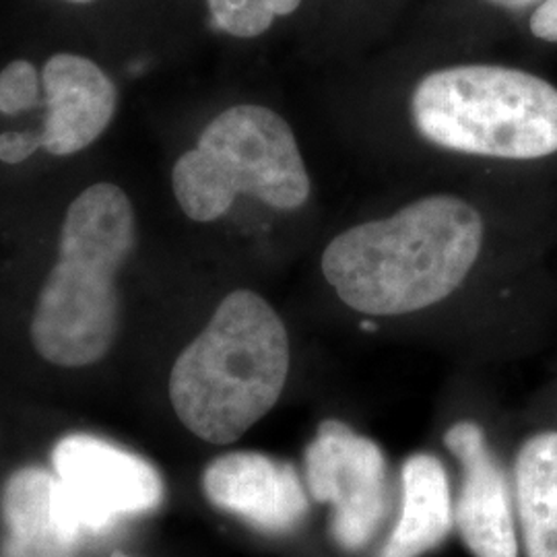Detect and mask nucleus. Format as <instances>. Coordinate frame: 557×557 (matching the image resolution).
I'll use <instances>...</instances> for the list:
<instances>
[{"label":"nucleus","mask_w":557,"mask_h":557,"mask_svg":"<svg viewBox=\"0 0 557 557\" xmlns=\"http://www.w3.org/2000/svg\"><path fill=\"white\" fill-rule=\"evenodd\" d=\"M483 234L475 207L432 195L338 234L322 255V273L351 310L403 317L457 292L478 262Z\"/></svg>","instance_id":"obj_1"},{"label":"nucleus","mask_w":557,"mask_h":557,"mask_svg":"<svg viewBox=\"0 0 557 557\" xmlns=\"http://www.w3.org/2000/svg\"><path fill=\"white\" fill-rule=\"evenodd\" d=\"M135 248V205L119 184L96 182L71 200L29 326L44 361L87 368L108 356L119 333L120 271Z\"/></svg>","instance_id":"obj_2"},{"label":"nucleus","mask_w":557,"mask_h":557,"mask_svg":"<svg viewBox=\"0 0 557 557\" xmlns=\"http://www.w3.org/2000/svg\"><path fill=\"white\" fill-rule=\"evenodd\" d=\"M289 361L287 329L275 308L250 289H236L176 359L172 407L197 438L232 444L277 405Z\"/></svg>","instance_id":"obj_3"},{"label":"nucleus","mask_w":557,"mask_h":557,"mask_svg":"<svg viewBox=\"0 0 557 557\" xmlns=\"http://www.w3.org/2000/svg\"><path fill=\"white\" fill-rule=\"evenodd\" d=\"M411 119L421 137L467 156L557 153V89L518 69L462 64L430 73L413 91Z\"/></svg>","instance_id":"obj_4"},{"label":"nucleus","mask_w":557,"mask_h":557,"mask_svg":"<svg viewBox=\"0 0 557 557\" xmlns=\"http://www.w3.org/2000/svg\"><path fill=\"white\" fill-rule=\"evenodd\" d=\"M172 190L188 220L211 223L239 195L296 211L310 199L312 182L287 120L271 108L239 103L211 120L197 147L180 156Z\"/></svg>","instance_id":"obj_5"},{"label":"nucleus","mask_w":557,"mask_h":557,"mask_svg":"<svg viewBox=\"0 0 557 557\" xmlns=\"http://www.w3.org/2000/svg\"><path fill=\"white\" fill-rule=\"evenodd\" d=\"M52 467V520L75 549L108 535L122 518L153 512L165 496L163 479L149 460L98 436L59 440Z\"/></svg>","instance_id":"obj_6"},{"label":"nucleus","mask_w":557,"mask_h":557,"mask_svg":"<svg viewBox=\"0 0 557 557\" xmlns=\"http://www.w3.org/2000/svg\"><path fill=\"white\" fill-rule=\"evenodd\" d=\"M306 490L331 508V535L345 552L363 549L386 517V458L374 440L326 419L306 455Z\"/></svg>","instance_id":"obj_7"},{"label":"nucleus","mask_w":557,"mask_h":557,"mask_svg":"<svg viewBox=\"0 0 557 557\" xmlns=\"http://www.w3.org/2000/svg\"><path fill=\"white\" fill-rule=\"evenodd\" d=\"M207 499L262 533H289L308 517L310 502L292 462L239 450L211 460L202 473Z\"/></svg>","instance_id":"obj_8"},{"label":"nucleus","mask_w":557,"mask_h":557,"mask_svg":"<svg viewBox=\"0 0 557 557\" xmlns=\"http://www.w3.org/2000/svg\"><path fill=\"white\" fill-rule=\"evenodd\" d=\"M44 108L41 149L71 158L89 149L110 128L119 110V89L98 62L59 52L41 69Z\"/></svg>","instance_id":"obj_9"},{"label":"nucleus","mask_w":557,"mask_h":557,"mask_svg":"<svg viewBox=\"0 0 557 557\" xmlns=\"http://www.w3.org/2000/svg\"><path fill=\"white\" fill-rule=\"evenodd\" d=\"M444 440L462 469L455 524L465 545L475 557H518L508 485L483 430L473 421H458Z\"/></svg>","instance_id":"obj_10"},{"label":"nucleus","mask_w":557,"mask_h":557,"mask_svg":"<svg viewBox=\"0 0 557 557\" xmlns=\"http://www.w3.org/2000/svg\"><path fill=\"white\" fill-rule=\"evenodd\" d=\"M400 479V517L380 557H421L438 547L455 524L450 483L438 457L407 458Z\"/></svg>","instance_id":"obj_11"},{"label":"nucleus","mask_w":557,"mask_h":557,"mask_svg":"<svg viewBox=\"0 0 557 557\" xmlns=\"http://www.w3.org/2000/svg\"><path fill=\"white\" fill-rule=\"evenodd\" d=\"M57 478L41 467L15 471L2 490L7 539L2 557H73L75 547L60 537L52 520Z\"/></svg>","instance_id":"obj_12"},{"label":"nucleus","mask_w":557,"mask_h":557,"mask_svg":"<svg viewBox=\"0 0 557 557\" xmlns=\"http://www.w3.org/2000/svg\"><path fill=\"white\" fill-rule=\"evenodd\" d=\"M515 481L527 556L557 557V432L522 444Z\"/></svg>","instance_id":"obj_13"},{"label":"nucleus","mask_w":557,"mask_h":557,"mask_svg":"<svg viewBox=\"0 0 557 557\" xmlns=\"http://www.w3.org/2000/svg\"><path fill=\"white\" fill-rule=\"evenodd\" d=\"M215 29L250 40L271 29L277 17L292 15L301 0H207Z\"/></svg>","instance_id":"obj_14"},{"label":"nucleus","mask_w":557,"mask_h":557,"mask_svg":"<svg viewBox=\"0 0 557 557\" xmlns=\"http://www.w3.org/2000/svg\"><path fill=\"white\" fill-rule=\"evenodd\" d=\"M44 106L41 73L29 60H11L0 71V116L13 119Z\"/></svg>","instance_id":"obj_15"},{"label":"nucleus","mask_w":557,"mask_h":557,"mask_svg":"<svg viewBox=\"0 0 557 557\" xmlns=\"http://www.w3.org/2000/svg\"><path fill=\"white\" fill-rule=\"evenodd\" d=\"M41 149V137L38 128H21L0 133V161L9 165H20L32 160Z\"/></svg>","instance_id":"obj_16"},{"label":"nucleus","mask_w":557,"mask_h":557,"mask_svg":"<svg viewBox=\"0 0 557 557\" xmlns=\"http://www.w3.org/2000/svg\"><path fill=\"white\" fill-rule=\"evenodd\" d=\"M531 32L539 40L557 41V0H545L533 13Z\"/></svg>","instance_id":"obj_17"},{"label":"nucleus","mask_w":557,"mask_h":557,"mask_svg":"<svg viewBox=\"0 0 557 557\" xmlns=\"http://www.w3.org/2000/svg\"><path fill=\"white\" fill-rule=\"evenodd\" d=\"M487 2L502 7V9H524V7L535 4L539 0H487Z\"/></svg>","instance_id":"obj_18"},{"label":"nucleus","mask_w":557,"mask_h":557,"mask_svg":"<svg viewBox=\"0 0 557 557\" xmlns=\"http://www.w3.org/2000/svg\"><path fill=\"white\" fill-rule=\"evenodd\" d=\"M66 2H73V4H87V2H94V0H66Z\"/></svg>","instance_id":"obj_19"},{"label":"nucleus","mask_w":557,"mask_h":557,"mask_svg":"<svg viewBox=\"0 0 557 557\" xmlns=\"http://www.w3.org/2000/svg\"><path fill=\"white\" fill-rule=\"evenodd\" d=\"M112 557H131V556H126V554H120V552H119V554H114V556H112Z\"/></svg>","instance_id":"obj_20"}]
</instances>
